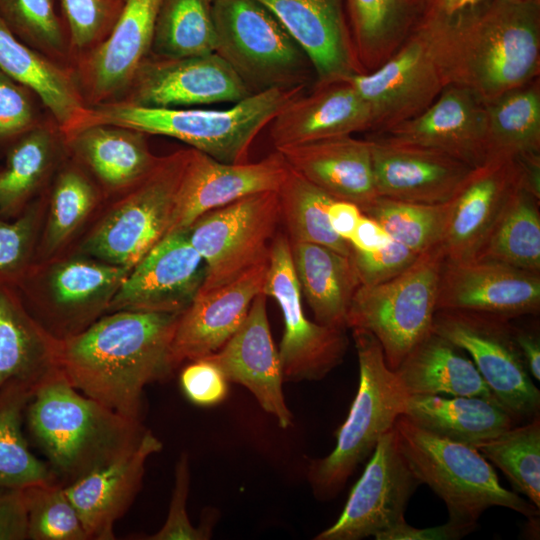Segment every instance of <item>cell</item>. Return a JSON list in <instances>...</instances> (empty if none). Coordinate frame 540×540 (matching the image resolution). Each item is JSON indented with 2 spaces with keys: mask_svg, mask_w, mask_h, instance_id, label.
<instances>
[{
  "mask_svg": "<svg viewBox=\"0 0 540 540\" xmlns=\"http://www.w3.org/2000/svg\"><path fill=\"white\" fill-rule=\"evenodd\" d=\"M432 331L469 354L497 402L514 420L538 415L540 392L531 379L509 319L474 311L439 309Z\"/></svg>",
  "mask_w": 540,
  "mask_h": 540,
  "instance_id": "12",
  "label": "cell"
},
{
  "mask_svg": "<svg viewBox=\"0 0 540 540\" xmlns=\"http://www.w3.org/2000/svg\"><path fill=\"white\" fill-rule=\"evenodd\" d=\"M30 398L18 396L0 402V488L58 482L48 465L29 449L22 431L24 410Z\"/></svg>",
  "mask_w": 540,
  "mask_h": 540,
  "instance_id": "45",
  "label": "cell"
},
{
  "mask_svg": "<svg viewBox=\"0 0 540 540\" xmlns=\"http://www.w3.org/2000/svg\"><path fill=\"white\" fill-rule=\"evenodd\" d=\"M267 296L258 294L238 330L215 353L206 356L229 382L246 387L281 428L293 423L282 390L283 373L267 317Z\"/></svg>",
  "mask_w": 540,
  "mask_h": 540,
  "instance_id": "24",
  "label": "cell"
},
{
  "mask_svg": "<svg viewBox=\"0 0 540 540\" xmlns=\"http://www.w3.org/2000/svg\"><path fill=\"white\" fill-rule=\"evenodd\" d=\"M393 373L407 395L474 396L497 402L471 358L433 331Z\"/></svg>",
  "mask_w": 540,
  "mask_h": 540,
  "instance_id": "33",
  "label": "cell"
},
{
  "mask_svg": "<svg viewBox=\"0 0 540 540\" xmlns=\"http://www.w3.org/2000/svg\"><path fill=\"white\" fill-rule=\"evenodd\" d=\"M204 278L205 262L186 232L167 235L131 269L107 313L181 314L197 296Z\"/></svg>",
  "mask_w": 540,
  "mask_h": 540,
  "instance_id": "17",
  "label": "cell"
},
{
  "mask_svg": "<svg viewBox=\"0 0 540 540\" xmlns=\"http://www.w3.org/2000/svg\"><path fill=\"white\" fill-rule=\"evenodd\" d=\"M211 1H214V0H211Z\"/></svg>",
  "mask_w": 540,
  "mask_h": 540,
  "instance_id": "60",
  "label": "cell"
},
{
  "mask_svg": "<svg viewBox=\"0 0 540 540\" xmlns=\"http://www.w3.org/2000/svg\"><path fill=\"white\" fill-rule=\"evenodd\" d=\"M539 200L519 188L474 258L540 273Z\"/></svg>",
  "mask_w": 540,
  "mask_h": 540,
  "instance_id": "40",
  "label": "cell"
},
{
  "mask_svg": "<svg viewBox=\"0 0 540 540\" xmlns=\"http://www.w3.org/2000/svg\"><path fill=\"white\" fill-rule=\"evenodd\" d=\"M29 92L0 70V142H12L38 125Z\"/></svg>",
  "mask_w": 540,
  "mask_h": 540,
  "instance_id": "52",
  "label": "cell"
},
{
  "mask_svg": "<svg viewBox=\"0 0 540 540\" xmlns=\"http://www.w3.org/2000/svg\"><path fill=\"white\" fill-rule=\"evenodd\" d=\"M370 142L378 196L437 204L449 201L473 167L425 146L374 134Z\"/></svg>",
  "mask_w": 540,
  "mask_h": 540,
  "instance_id": "21",
  "label": "cell"
},
{
  "mask_svg": "<svg viewBox=\"0 0 540 540\" xmlns=\"http://www.w3.org/2000/svg\"><path fill=\"white\" fill-rule=\"evenodd\" d=\"M301 293L319 324L346 330L352 299L360 282L351 256L329 247L290 243Z\"/></svg>",
  "mask_w": 540,
  "mask_h": 540,
  "instance_id": "34",
  "label": "cell"
},
{
  "mask_svg": "<svg viewBox=\"0 0 540 540\" xmlns=\"http://www.w3.org/2000/svg\"><path fill=\"white\" fill-rule=\"evenodd\" d=\"M70 41L82 50L99 43L112 29L123 0H61Z\"/></svg>",
  "mask_w": 540,
  "mask_h": 540,
  "instance_id": "49",
  "label": "cell"
},
{
  "mask_svg": "<svg viewBox=\"0 0 540 540\" xmlns=\"http://www.w3.org/2000/svg\"><path fill=\"white\" fill-rule=\"evenodd\" d=\"M279 222V199L274 191L243 197L198 217L185 230L205 262L198 293L224 286L268 263Z\"/></svg>",
  "mask_w": 540,
  "mask_h": 540,
  "instance_id": "11",
  "label": "cell"
},
{
  "mask_svg": "<svg viewBox=\"0 0 540 540\" xmlns=\"http://www.w3.org/2000/svg\"><path fill=\"white\" fill-rule=\"evenodd\" d=\"M487 0H418L420 18L449 19Z\"/></svg>",
  "mask_w": 540,
  "mask_h": 540,
  "instance_id": "58",
  "label": "cell"
},
{
  "mask_svg": "<svg viewBox=\"0 0 540 540\" xmlns=\"http://www.w3.org/2000/svg\"><path fill=\"white\" fill-rule=\"evenodd\" d=\"M162 1L123 0L108 36L83 60L82 80L92 105L107 102L129 88L151 51Z\"/></svg>",
  "mask_w": 540,
  "mask_h": 540,
  "instance_id": "25",
  "label": "cell"
},
{
  "mask_svg": "<svg viewBox=\"0 0 540 540\" xmlns=\"http://www.w3.org/2000/svg\"><path fill=\"white\" fill-rule=\"evenodd\" d=\"M179 382L187 399L202 407L222 402L228 393L229 381L207 357L189 361L180 373Z\"/></svg>",
  "mask_w": 540,
  "mask_h": 540,
  "instance_id": "53",
  "label": "cell"
},
{
  "mask_svg": "<svg viewBox=\"0 0 540 540\" xmlns=\"http://www.w3.org/2000/svg\"><path fill=\"white\" fill-rule=\"evenodd\" d=\"M513 335L529 374L539 381L540 342L538 336L515 326H513Z\"/></svg>",
  "mask_w": 540,
  "mask_h": 540,
  "instance_id": "59",
  "label": "cell"
},
{
  "mask_svg": "<svg viewBox=\"0 0 540 540\" xmlns=\"http://www.w3.org/2000/svg\"><path fill=\"white\" fill-rule=\"evenodd\" d=\"M269 124L271 141L279 148L370 130L371 114L355 88L341 80L316 84L310 94L289 101Z\"/></svg>",
  "mask_w": 540,
  "mask_h": 540,
  "instance_id": "29",
  "label": "cell"
},
{
  "mask_svg": "<svg viewBox=\"0 0 540 540\" xmlns=\"http://www.w3.org/2000/svg\"><path fill=\"white\" fill-rule=\"evenodd\" d=\"M129 89L127 101L153 108L236 103L253 94L216 52L182 58L147 57Z\"/></svg>",
  "mask_w": 540,
  "mask_h": 540,
  "instance_id": "16",
  "label": "cell"
},
{
  "mask_svg": "<svg viewBox=\"0 0 540 540\" xmlns=\"http://www.w3.org/2000/svg\"><path fill=\"white\" fill-rule=\"evenodd\" d=\"M431 23L447 85L483 103L540 74V0H487Z\"/></svg>",
  "mask_w": 540,
  "mask_h": 540,
  "instance_id": "2",
  "label": "cell"
},
{
  "mask_svg": "<svg viewBox=\"0 0 540 540\" xmlns=\"http://www.w3.org/2000/svg\"><path fill=\"white\" fill-rule=\"evenodd\" d=\"M401 415L434 434L473 447L515 422L497 402L474 396L406 395Z\"/></svg>",
  "mask_w": 540,
  "mask_h": 540,
  "instance_id": "35",
  "label": "cell"
},
{
  "mask_svg": "<svg viewBox=\"0 0 540 540\" xmlns=\"http://www.w3.org/2000/svg\"><path fill=\"white\" fill-rule=\"evenodd\" d=\"M280 222L290 243L305 242L329 247L351 256L349 242L331 228L328 208L334 198L289 166L288 174L277 191Z\"/></svg>",
  "mask_w": 540,
  "mask_h": 540,
  "instance_id": "41",
  "label": "cell"
},
{
  "mask_svg": "<svg viewBox=\"0 0 540 540\" xmlns=\"http://www.w3.org/2000/svg\"><path fill=\"white\" fill-rule=\"evenodd\" d=\"M491 314L511 320L540 309V273L485 258L444 260L437 310Z\"/></svg>",
  "mask_w": 540,
  "mask_h": 540,
  "instance_id": "19",
  "label": "cell"
},
{
  "mask_svg": "<svg viewBox=\"0 0 540 540\" xmlns=\"http://www.w3.org/2000/svg\"><path fill=\"white\" fill-rule=\"evenodd\" d=\"M104 197L99 185L79 163L64 165L47 196L34 263L63 254L78 232L92 220Z\"/></svg>",
  "mask_w": 540,
  "mask_h": 540,
  "instance_id": "37",
  "label": "cell"
},
{
  "mask_svg": "<svg viewBox=\"0 0 540 540\" xmlns=\"http://www.w3.org/2000/svg\"><path fill=\"white\" fill-rule=\"evenodd\" d=\"M474 447L506 475L516 492L540 507L539 415Z\"/></svg>",
  "mask_w": 540,
  "mask_h": 540,
  "instance_id": "43",
  "label": "cell"
},
{
  "mask_svg": "<svg viewBox=\"0 0 540 540\" xmlns=\"http://www.w3.org/2000/svg\"><path fill=\"white\" fill-rule=\"evenodd\" d=\"M444 260L439 244L394 278L360 285L354 294L347 327L373 334L392 371L432 331Z\"/></svg>",
  "mask_w": 540,
  "mask_h": 540,
  "instance_id": "8",
  "label": "cell"
},
{
  "mask_svg": "<svg viewBox=\"0 0 540 540\" xmlns=\"http://www.w3.org/2000/svg\"><path fill=\"white\" fill-rule=\"evenodd\" d=\"M381 134L444 152L473 168L486 161L484 103L460 86H446L419 115Z\"/></svg>",
  "mask_w": 540,
  "mask_h": 540,
  "instance_id": "26",
  "label": "cell"
},
{
  "mask_svg": "<svg viewBox=\"0 0 540 540\" xmlns=\"http://www.w3.org/2000/svg\"><path fill=\"white\" fill-rule=\"evenodd\" d=\"M216 47L211 0L162 1L151 48L156 56H200L214 53Z\"/></svg>",
  "mask_w": 540,
  "mask_h": 540,
  "instance_id": "42",
  "label": "cell"
},
{
  "mask_svg": "<svg viewBox=\"0 0 540 540\" xmlns=\"http://www.w3.org/2000/svg\"><path fill=\"white\" fill-rule=\"evenodd\" d=\"M56 340L29 312L17 287L0 283V402L31 398L58 371Z\"/></svg>",
  "mask_w": 540,
  "mask_h": 540,
  "instance_id": "27",
  "label": "cell"
},
{
  "mask_svg": "<svg viewBox=\"0 0 540 540\" xmlns=\"http://www.w3.org/2000/svg\"><path fill=\"white\" fill-rule=\"evenodd\" d=\"M263 293L277 302L283 316L278 352L284 381L322 379L343 361L348 347L345 330L306 317L290 242L283 233L272 242Z\"/></svg>",
  "mask_w": 540,
  "mask_h": 540,
  "instance_id": "14",
  "label": "cell"
},
{
  "mask_svg": "<svg viewBox=\"0 0 540 540\" xmlns=\"http://www.w3.org/2000/svg\"><path fill=\"white\" fill-rule=\"evenodd\" d=\"M27 516V539L88 540L78 513L59 482L21 489Z\"/></svg>",
  "mask_w": 540,
  "mask_h": 540,
  "instance_id": "46",
  "label": "cell"
},
{
  "mask_svg": "<svg viewBox=\"0 0 540 540\" xmlns=\"http://www.w3.org/2000/svg\"><path fill=\"white\" fill-rule=\"evenodd\" d=\"M27 428L64 487L131 453L147 429L75 389L58 371L26 404Z\"/></svg>",
  "mask_w": 540,
  "mask_h": 540,
  "instance_id": "3",
  "label": "cell"
},
{
  "mask_svg": "<svg viewBox=\"0 0 540 540\" xmlns=\"http://www.w3.org/2000/svg\"><path fill=\"white\" fill-rule=\"evenodd\" d=\"M418 255L392 239L388 244L373 251L361 252L352 249L351 259L360 285H375L402 273Z\"/></svg>",
  "mask_w": 540,
  "mask_h": 540,
  "instance_id": "51",
  "label": "cell"
},
{
  "mask_svg": "<svg viewBox=\"0 0 540 540\" xmlns=\"http://www.w3.org/2000/svg\"><path fill=\"white\" fill-rule=\"evenodd\" d=\"M302 48L315 72L316 84L366 73L361 66L343 0H257Z\"/></svg>",
  "mask_w": 540,
  "mask_h": 540,
  "instance_id": "23",
  "label": "cell"
},
{
  "mask_svg": "<svg viewBox=\"0 0 540 540\" xmlns=\"http://www.w3.org/2000/svg\"><path fill=\"white\" fill-rule=\"evenodd\" d=\"M363 212L353 202L334 199L328 208V219L333 231L349 242Z\"/></svg>",
  "mask_w": 540,
  "mask_h": 540,
  "instance_id": "57",
  "label": "cell"
},
{
  "mask_svg": "<svg viewBox=\"0 0 540 540\" xmlns=\"http://www.w3.org/2000/svg\"><path fill=\"white\" fill-rule=\"evenodd\" d=\"M64 144L96 179L105 197L118 195L144 178L159 157L145 134L134 129L94 124L63 138Z\"/></svg>",
  "mask_w": 540,
  "mask_h": 540,
  "instance_id": "31",
  "label": "cell"
},
{
  "mask_svg": "<svg viewBox=\"0 0 540 540\" xmlns=\"http://www.w3.org/2000/svg\"><path fill=\"white\" fill-rule=\"evenodd\" d=\"M180 314L115 311L56 340V365L87 397L140 420L144 387L173 370L170 348Z\"/></svg>",
  "mask_w": 540,
  "mask_h": 540,
  "instance_id": "1",
  "label": "cell"
},
{
  "mask_svg": "<svg viewBox=\"0 0 540 540\" xmlns=\"http://www.w3.org/2000/svg\"><path fill=\"white\" fill-rule=\"evenodd\" d=\"M0 70L36 94L63 137L81 125L88 106L73 75L18 39L0 18Z\"/></svg>",
  "mask_w": 540,
  "mask_h": 540,
  "instance_id": "32",
  "label": "cell"
},
{
  "mask_svg": "<svg viewBox=\"0 0 540 540\" xmlns=\"http://www.w3.org/2000/svg\"><path fill=\"white\" fill-rule=\"evenodd\" d=\"M0 18L23 43L50 56L65 53V36L53 0H0Z\"/></svg>",
  "mask_w": 540,
  "mask_h": 540,
  "instance_id": "48",
  "label": "cell"
},
{
  "mask_svg": "<svg viewBox=\"0 0 540 540\" xmlns=\"http://www.w3.org/2000/svg\"><path fill=\"white\" fill-rule=\"evenodd\" d=\"M268 263L258 265L232 282L198 293L178 318L170 348V365L218 351L238 330L254 298L263 293Z\"/></svg>",
  "mask_w": 540,
  "mask_h": 540,
  "instance_id": "22",
  "label": "cell"
},
{
  "mask_svg": "<svg viewBox=\"0 0 540 540\" xmlns=\"http://www.w3.org/2000/svg\"><path fill=\"white\" fill-rule=\"evenodd\" d=\"M46 203L40 196L13 219L0 215V283L17 286L33 265Z\"/></svg>",
  "mask_w": 540,
  "mask_h": 540,
  "instance_id": "47",
  "label": "cell"
},
{
  "mask_svg": "<svg viewBox=\"0 0 540 540\" xmlns=\"http://www.w3.org/2000/svg\"><path fill=\"white\" fill-rule=\"evenodd\" d=\"M474 528L448 520L445 524L429 528H415L400 520L375 536L377 540H451L459 539Z\"/></svg>",
  "mask_w": 540,
  "mask_h": 540,
  "instance_id": "54",
  "label": "cell"
},
{
  "mask_svg": "<svg viewBox=\"0 0 540 540\" xmlns=\"http://www.w3.org/2000/svg\"><path fill=\"white\" fill-rule=\"evenodd\" d=\"M304 87L269 88L227 109L153 108L127 100L107 101L89 106L77 130L94 124L120 126L177 139L223 163H245L260 131Z\"/></svg>",
  "mask_w": 540,
  "mask_h": 540,
  "instance_id": "4",
  "label": "cell"
},
{
  "mask_svg": "<svg viewBox=\"0 0 540 540\" xmlns=\"http://www.w3.org/2000/svg\"><path fill=\"white\" fill-rule=\"evenodd\" d=\"M392 238L372 217L362 214L349 244L353 250L368 252L388 244Z\"/></svg>",
  "mask_w": 540,
  "mask_h": 540,
  "instance_id": "56",
  "label": "cell"
},
{
  "mask_svg": "<svg viewBox=\"0 0 540 540\" xmlns=\"http://www.w3.org/2000/svg\"><path fill=\"white\" fill-rule=\"evenodd\" d=\"M64 139L36 125L12 141L0 168V215L19 216L36 198L59 164Z\"/></svg>",
  "mask_w": 540,
  "mask_h": 540,
  "instance_id": "36",
  "label": "cell"
},
{
  "mask_svg": "<svg viewBox=\"0 0 540 540\" xmlns=\"http://www.w3.org/2000/svg\"><path fill=\"white\" fill-rule=\"evenodd\" d=\"M288 170L277 150L258 162L230 164L191 148L167 235L185 231L201 215L243 197L277 192Z\"/></svg>",
  "mask_w": 540,
  "mask_h": 540,
  "instance_id": "18",
  "label": "cell"
},
{
  "mask_svg": "<svg viewBox=\"0 0 540 540\" xmlns=\"http://www.w3.org/2000/svg\"><path fill=\"white\" fill-rule=\"evenodd\" d=\"M161 449V441L147 430L131 453L64 487L88 540L115 539L114 524L139 492L146 461Z\"/></svg>",
  "mask_w": 540,
  "mask_h": 540,
  "instance_id": "28",
  "label": "cell"
},
{
  "mask_svg": "<svg viewBox=\"0 0 540 540\" xmlns=\"http://www.w3.org/2000/svg\"><path fill=\"white\" fill-rule=\"evenodd\" d=\"M486 160L540 153L539 78L484 103Z\"/></svg>",
  "mask_w": 540,
  "mask_h": 540,
  "instance_id": "39",
  "label": "cell"
},
{
  "mask_svg": "<svg viewBox=\"0 0 540 540\" xmlns=\"http://www.w3.org/2000/svg\"><path fill=\"white\" fill-rule=\"evenodd\" d=\"M393 431L410 470L444 501L450 521L475 528L481 514L493 506L528 518L538 516L539 508L500 484L475 447L434 434L403 415L395 420Z\"/></svg>",
  "mask_w": 540,
  "mask_h": 540,
  "instance_id": "5",
  "label": "cell"
},
{
  "mask_svg": "<svg viewBox=\"0 0 540 540\" xmlns=\"http://www.w3.org/2000/svg\"><path fill=\"white\" fill-rule=\"evenodd\" d=\"M191 148L159 157L98 213L75 252L132 269L168 232Z\"/></svg>",
  "mask_w": 540,
  "mask_h": 540,
  "instance_id": "7",
  "label": "cell"
},
{
  "mask_svg": "<svg viewBox=\"0 0 540 540\" xmlns=\"http://www.w3.org/2000/svg\"><path fill=\"white\" fill-rule=\"evenodd\" d=\"M130 271L70 252L33 263L16 287L39 324L54 338L64 339L107 313Z\"/></svg>",
  "mask_w": 540,
  "mask_h": 540,
  "instance_id": "9",
  "label": "cell"
},
{
  "mask_svg": "<svg viewBox=\"0 0 540 540\" xmlns=\"http://www.w3.org/2000/svg\"><path fill=\"white\" fill-rule=\"evenodd\" d=\"M450 202L427 204L377 196L363 214L375 219L389 236L421 254L441 245Z\"/></svg>",
  "mask_w": 540,
  "mask_h": 540,
  "instance_id": "44",
  "label": "cell"
},
{
  "mask_svg": "<svg viewBox=\"0 0 540 540\" xmlns=\"http://www.w3.org/2000/svg\"><path fill=\"white\" fill-rule=\"evenodd\" d=\"M352 331L359 363L357 393L336 432L334 449L326 457L313 460L308 469V480L320 499L336 496L358 464L372 454L379 439L402 414L407 395L387 366L376 337L364 329Z\"/></svg>",
  "mask_w": 540,
  "mask_h": 540,
  "instance_id": "6",
  "label": "cell"
},
{
  "mask_svg": "<svg viewBox=\"0 0 540 540\" xmlns=\"http://www.w3.org/2000/svg\"><path fill=\"white\" fill-rule=\"evenodd\" d=\"M519 188L521 172L513 158H490L472 168L449 200L441 242L445 259L474 258Z\"/></svg>",
  "mask_w": 540,
  "mask_h": 540,
  "instance_id": "20",
  "label": "cell"
},
{
  "mask_svg": "<svg viewBox=\"0 0 540 540\" xmlns=\"http://www.w3.org/2000/svg\"><path fill=\"white\" fill-rule=\"evenodd\" d=\"M216 53L252 93L305 85L308 57L279 20L257 0H214ZM313 69V68H312Z\"/></svg>",
  "mask_w": 540,
  "mask_h": 540,
  "instance_id": "10",
  "label": "cell"
},
{
  "mask_svg": "<svg viewBox=\"0 0 540 540\" xmlns=\"http://www.w3.org/2000/svg\"><path fill=\"white\" fill-rule=\"evenodd\" d=\"M27 539V516L21 490L0 488V540Z\"/></svg>",
  "mask_w": 540,
  "mask_h": 540,
  "instance_id": "55",
  "label": "cell"
},
{
  "mask_svg": "<svg viewBox=\"0 0 540 540\" xmlns=\"http://www.w3.org/2000/svg\"><path fill=\"white\" fill-rule=\"evenodd\" d=\"M362 476L336 522L316 540H360L376 536L404 519L420 485L400 453L393 428L378 441Z\"/></svg>",
  "mask_w": 540,
  "mask_h": 540,
  "instance_id": "15",
  "label": "cell"
},
{
  "mask_svg": "<svg viewBox=\"0 0 540 540\" xmlns=\"http://www.w3.org/2000/svg\"><path fill=\"white\" fill-rule=\"evenodd\" d=\"M347 80L381 134L427 109L448 86L439 63L431 23L419 18L403 44L379 67Z\"/></svg>",
  "mask_w": 540,
  "mask_h": 540,
  "instance_id": "13",
  "label": "cell"
},
{
  "mask_svg": "<svg viewBox=\"0 0 540 540\" xmlns=\"http://www.w3.org/2000/svg\"><path fill=\"white\" fill-rule=\"evenodd\" d=\"M358 60L370 72L406 40L420 18L418 0H345Z\"/></svg>",
  "mask_w": 540,
  "mask_h": 540,
  "instance_id": "38",
  "label": "cell"
},
{
  "mask_svg": "<svg viewBox=\"0 0 540 540\" xmlns=\"http://www.w3.org/2000/svg\"><path fill=\"white\" fill-rule=\"evenodd\" d=\"M190 486L189 460L182 454L176 463L175 481L165 523L149 540H205L211 535L209 526L194 527L187 515L186 501Z\"/></svg>",
  "mask_w": 540,
  "mask_h": 540,
  "instance_id": "50",
  "label": "cell"
},
{
  "mask_svg": "<svg viewBox=\"0 0 540 540\" xmlns=\"http://www.w3.org/2000/svg\"><path fill=\"white\" fill-rule=\"evenodd\" d=\"M287 164L334 199L355 203L363 212L378 196L370 142L352 135L276 148Z\"/></svg>",
  "mask_w": 540,
  "mask_h": 540,
  "instance_id": "30",
  "label": "cell"
}]
</instances>
